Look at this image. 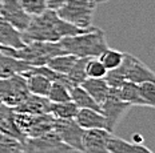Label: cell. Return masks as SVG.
Returning a JSON list of instances; mask_svg holds the SVG:
<instances>
[{"instance_id":"6da1fadb","label":"cell","mask_w":155,"mask_h":153,"mask_svg":"<svg viewBox=\"0 0 155 153\" xmlns=\"http://www.w3.org/2000/svg\"><path fill=\"white\" fill-rule=\"evenodd\" d=\"M92 28H79L75 25L64 21L56 11L54 9H46L44 12L35 16H31V21L25 28L23 35L24 43L30 41H60L62 39L72 35L87 32Z\"/></svg>"},{"instance_id":"7a4b0ae2","label":"cell","mask_w":155,"mask_h":153,"mask_svg":"<svg viewBox=\"0 0 155 153\" xmlns=\"http://www.w3.org/2000/svg\"><path fill=\"white\" fill-rule=\"evenodd\" d=\"M60 44L66 53L76 57H98L108 48L104 31L96 27H92L87 32L64 37L60 40Z\"/></svg>"},{"instance_id":"3957f363","label":"cell","mask_w":155,"mask_h":153,"mask_svg":"<svg viewBox=\"0 0 155 153\" xmlns=\"http://www.w3.org/2000/svg\"><path fill=\"white\" fill-rule=\"evenodd\" d=\"M103 79L110 88L116 89L124 81H131L135 84H140L143 81H155V75L138 57L124 53L122 64L118 68L107 71Z\"/></svg>"},{"instance_id":"277c9868","label":"cell","mask_w":155,"mask_h":153,"mask_svg":"<svg viewBox=\"0 0 155 153\" xmlns=\"http://www.w3.org/2000/svg\"><path fill=\"white\" fill-rule=\"evenodd\" d=\"M3 52L27 61L30 65H46L54 56L66 53L60 41H30L18 49H7Z\"/></svg>"},{"instance_id":"5b68a950","label":"cell","mask_w":155,"mask_h":153,"mask_svg":"<svg viewBox=\"0 0 155 153\" xmlns=\"http://www.w3.org/2000/svg\"><path fill=\"white\" fill-rule=\"evenodd\" d=\"M98 3L95 0H67L56 14L67 23L79 28H88L92 25V17Z\"/></svg>"},{"instance_id":"8992f818","label":"cell","mask_w":155,"mask_h":153,"mask_svg":"<svg viewBox=\"0 0 155 153\" xmlns=\"http://www.w3.org/2000/svg\"><path fill=\"white\" fill-rule=\"evenodd\" d=\"M67 146L52 129L36 137H28L23 142V153H70Z\"/></svg>"},{"instance_id":"52a82bcc","label":"cell","mask_w":155,"mask_h":153,"mask_svg":"<svg viewBox=\"0 0 155 153\" xmlns=\"http://www.w3.org/2000/svg\"><path fill=\"white\" fill-rule=\"evenodd\" d=\"M54 117L50 113L30 114L15 112V123L25 139L36 137L52 129Z\"/></svg>"},{"instance_id":"ba28073f","label":"cell","mask_w":155,"mask_h":153,"mask_svg":"<svg viewBox=\"0 0 155 153\" xmlns=\"http://www.w3.org/2000/svg\"><path fill=\"white\" fill-rule=\"evenodd\" d=\"M27 81L23 75H14L0 79V101L8 107H16L28 96Z\"/></svg>"},{"instance_id":"9c48e42d","label":"cell","mask_w":155,"mask_h":153,"mask_svg":"<svg viewBox=\"0 0 155 153\" xmlns=\"http://www.w3.org/2000/svg\"><path fill=\"white\" fill-rule=\"evenodd\" d=\"M132 108L131 104L126 103V101L120 100L116 95L115 89H110L108 96L106 97V100L101 104V112L103 113V116L106 117V123H107V130L112 132L116 128V125L119 124L123 117L126 116V113L128 112Z\"/></svg>"},{"instance_id":"30bf717a","label":"cell","mask_w":155,"mask_h":153,"mask_svg":"<svg viewBox=\"0 0 155 153\" xmlns=\"http://www.w3.org/2000/svg\"><path fill=\"white\" fill-rule=\"evenodd\" d=\"M52 130L72 151H82V140L84 129L76 123L75 119H55Z\"/></svg>"},{"instance_id":"8fae6325","label":"cell","mask_w":155,"mask_h":153,"mask_svg":"<svg viewBox=\"0 0 155 153\" xmlns=\"http://www.w3.org/2000/svg\"><path fill=\"white\" fill-rule=\"evenodd\" d=\"M0 16L20 32H24L31 21V16L23 9L19 0H2Z\"/></svg>"},{"instance_id":"7c38bea8","label":"cell","mask_w":155,"mask_h":153,"mask_svg":"<svg viewBox=\"0 0 155 153\" xmlns=\"http://www.w3.org/2000/svg\"><path fill=\"white\" fill-rule=\"evenodd\" d=\"M112 135L107 129H84L80 153H110L107 141Z\"/></svg>"},{"instance_id":"4fadbf2b","label":"cell","mask_w":155,"mask_h":153,"mask_svg":"<svg viewBox=\"0 0 155 153\" xmlns=\"http://www.w3.org/2000/svg\"><path fill=\"white\" fill-rule=\"evenodd\" d=\"M31 65L24 60L14 57L8 53L0 51V79L9 77V76L19 75V73L28 72Z\"/></svg>"},{"instance_id":"5bb4252c","label":"cell","mask_w":155,"mask_h":153,"mask_svg":"<svg viewBox=\"0 0 155 153\" xmlns=\"http://www.w3.org/2000/svg\"><path fill=\"white\" fill-rule=\"evenodd\" d=\"M48 108H50V100L46 96L28 93V96L20 104L14 107V111L19 113L43 114V113H48Z\"/></svg>"},{"instance_id":"9a60e30c","label":"cell","mask_w":155,"mask_h":153,"mask_svg":"<svg viewBox=\"0 0 155 153\" xmlns=\"http://www.w3.org/2000/svg\"><path fill=\"white\" fill-rule=\"evenodd\" d=\"M75 121L83 129H107L106 117L102 112L95 109H79L75 116Z\"/></svg>"},{"instance_id":"2e32d148","label":"cell","mask_w":155,"mask_h":153,"mask_svg":"<svg viewBox=\"0 0 155 153\" xmlns=\"http://www.w3.org/2000/svg\"><path fill=\"white\" fill-rule=\"evenodd\" d=\"M23 35L18 31L14 25H11L7 20L0 16V45L5 48L18 49L24 47Z\"/></svg>"},{"instance_id":"e0dca14e","label":"cell","mask_w":155,"mask_h":153,"mask_svg":"<svg viewBox=\"0 0 155 153\" xmlns=\"http://www.w3.org/2000/svg\"><path fill=\"white\" fill-rule=\"evenodd\" d=\"M107 149L110 153H153L146 145L140 142H130L112 135L107 141Z\"/></svg>"},{"instance_id":"ac0fdd59","label":"cell","mask_w":155,"mask_h":153,"mask_svg":"<svg viewBox=\"0 0 155 153\" xmlns=\"http://www.w3.org/2000/svg\"><path fill=\"white\" fill-rule=\"evenodd\" d=\"M80 85L86 89L87 93H88L99 105L106 100V97H107L108 93H110V89H111L107 85V83L104 81V79L87 77Z\"/></svg>"},{"instance_id":"d6986e66","label":"cell","mask_w":155,"mask_h":153,"mask_svg":"<svg viewBox=\"0 0 155 153\" xmlns=\"http://www.w3.org/2000/svg\"><path fill=\"white\" fill-rule=\"evenodd\" d=\"M21 75L25 77L27 88H28V92H30V93L47 97L48 91H50V87H51V80L50 79L46 77L44 75L34 73V72L21 73Z\"/></svg>"},{"instance_id":"ffe728a7","label":"cell","mask_w":155,"mask_h":153,"mask_svg":"<svg viewBox=\"0 0 155 153\" xmlns=\"http://www.w3.org/2000/svg\"><path fill=\"white\" fill-rule=\"evenodd\" d=\"M116 95L120 100L126 101V103L131 104L132 107L135 105H140V107H147L146 103L143 101V98L140 97L139 91H138V84L131 81H124L119 88L115 89Z\"/></svg>"},{"instance_id":"44dd1931","label":"cell","mask_w":155,"mask_h":153,"mask_svg":"<svg viewBox=\"0 0 155 153\" xmlns=\"http://www.w3.org/2000/svg\"><path fill=\"white\" fill-rule=\"evenodd\" d=\"M70 95H71V101H74L79 109L87 108V109H95L101 112V105L87 93L86 89L82 85H74V87H71Z\"/></svg>"},{"instance_id":"7402d4cb","label":"cell","mask_w":155,"mask_h":153,"mask_svg":"<svg viewBox=\"0 0 155 153\" xmlns=\"http://www.w3.org/2000/svg\"><path fill=\"white\" fill-rule=\"evenodd\" d=\"M79 108L74 101H63V103H50L48 113L54 119H75Z\"/></svg>"},{"instance_id":"603a6c76","label":"cell","mask_w":155,"mask_h":153,"mask_svg":"<svg viewBox=\"0 0 155 153\" xmlns=\"http://www.w3.org/2000/svg\"><path fill=\"white\" fill-rule=\"evenodd\" d=\"M76 60V56L70 55V53H62V55H58L51 57L50 60L47 61V67L50 69H52L56 73H60V75L66 76L67 73L70 72L71 67L74 65Z\"/></svg>"},{"instance_id":"cb8c5ba5","label":"cell","mask_w":155,"mask_h":153,"mask_svg":"<svg viewBox=\"0 0 155 153\" xmlns=\"http://www.w3.org/2000/svg\"><path fill=\"white\" fill-rule=\"evenodd\" d=\"M90 57H76L74 65L71 67L70 72L66 75V77L68 79V81L71 83V85H80L83 81L87 79L86 75V64L87 60Z\"/></svg>"},{"instance_id":"d4e9b609","label":"cell","mask_w":155,"mask_h":153,"mask_svg":"<svg viewBox=\"0 0 155 153\" xmlns=\"http://www.w3.org/2000/svg\"><path fill=\"white\" fill-rule=\"evenodd\" d=\"M47 98L50 103H63V101H70L71 95H70V87L66 85L63 81H51V87L48 91Z\"/></svg>"},{"instance_id":"484cf974","label":"cell","mask_w":155,"mask_h":153,"mask_svg":"<svg viewBox=\"0 0 155 153\" xmlns=\"http://www.w3.org/2000/svg\"><path fill=\"white\" fill-rule=\"evenodd\" d=\"M123 57H124L123 52L116 51V49H111L108 47L107 49H104L101 55L98 56V59L102 61V64L106 67V69H107V71H111V69L118 68V67L122 64Z\"/></svg>"},{"instance_id":"4316f807","label":"cell","mask_w":155,"mask_h":153,"mask_svg":"<svg viewBox=\"0 0 155 153\" xmlns=\"http://www.w3.org/2000/svg\"><path fill=\"white\" fill-rule=\"evenodd\" d=\"M0 153H23V142L15 137L0 133Z\"/></svg>"},{"instance_id":"83f0119b","label":"cell","mask_w":155,"mask_h":153,"mask_svg":"<svg viewBox=\"0 0 155 153\" xmlns=\"http://www.w3.org/2000/svg\"><path fill=\"white\" fill-rule=\"evenodd\" d=\"M107 73L106 67L102 64V61L98 57H90L87 60L86 64V75L87 77H92V79H103Z\"/></svg>"},{"instance_id":"f1b7e54d","label":"cell","mask_w":155,"mask_h":153,"mask_svg":"<svg viewBox=\"0 0 155 153\" xmlns=\"http://www.w3.org/2000/svg\"><path fill=\"white\" fill-rule=\"evenodd\" d=\"M138 91L147 107H155V81L140 83L138 84Z\"/></svg>"},{"instance_id":"f546056e","label":"cell","mask_w":155,"mask_h":153,"mask_svg":"<svg viewBox=\"0 0 155 153\" xmlns=\"http://www.w3.org/2000/svg\"><path fill=\"white\" fill-rule=\"evenodd\" d=\"M20 5L30 16H35L47 9L46 0H19Z\"/></svg>"},{"instance_id":"4dcf8cb0","label":"cell","mask_w":155,"mask_h":153,"mask_svg":"<svg viewBox=\"0 0 155 153\" xmlns=\"http://www.w3.org/2000/svg\"><path fill=\"white\" fill-rule=\"evenodd\" d=\"M66 2L67 0H46L47 8L48 9H54V11H56L58 8H60Z\"/></svg>"},{"instance_id":"1f68e13d","label":"cell","mask_w":155,"mask_h":153,"mask_svg":"<svg viewBox=\"0 0 155 153\" xmlns=\"http://www.w3.org/2000/svg\"><path fill=\"white\" fill-rule=\"evenodd\" d=\"M4 109H5V105H4V104H0V119H2V116H3V112H4Z\"/></svg>"},{"instance_id":"d6a6232c","label":"cell","mask_w":155,"mask_h":153,"mask_svg":"<svg viewBox=\"0 0 155 153\" xmlns=\"http://www.w3.org/2000/svg\"><path fill=\"white\" fill-rule=\"evenodd\" d=\"M95 2L99 4V3H106V2H108V0H95Z\"/></svg>"},{"instance_id":"836d02e7","label":"cell","mask_w":155,"mask_h":153,"mask_svg":"<svg viewBox=\"0 0 155 153\" xmlns=\"http://www.w3.org/2000/svg\"><path fill=\"white\" fill-rule=\"evenodd\" d=\"M7 49H9V48H5V47H2L0 45V51H7ZM12 49V48H11Z\"/></svg>"},{"instance_id":"e575fe53","label":"cell","mask_w":155,"mask_h":153,"mask_svg":"<svg viewBox=\"0 0 155 153\" xmlns=\"http://www.w3.org/2000/svg\"><path fill=\"white\" fill-rule=\"evenodd\" d=\"M0 7H2V0H0Z\"/></svg>"},{"instance_id":"d590c367","label":"cell","mask_w":155,"mask_h":153,"mask_svg":"<svg viewBox=\"0 0 155 153\" xmlns=\"http://www.w3.org/2000/svg\"><path fill=\"white\" fill-rule=\"evenodd\" d=\"M0 104H2V101H0Z\"/></svg>"}]
</instances>
